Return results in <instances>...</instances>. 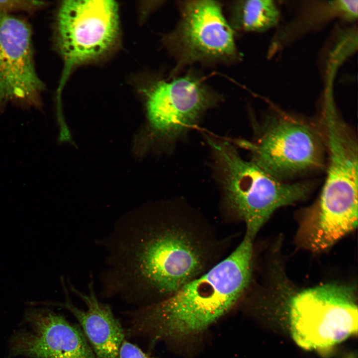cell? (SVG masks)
Listing matches in <instances>:
<instances>
[{
	"mask_svg": "<svg viewBox=\"0 0 358 358\" xmlns=\"http://www.w3.org/2000/svg\"><path fill=\"white\" fill-rule=\"evenodd\" d=\"M253 239L245 235L226 258L177 292L128 313V334L151 340H183L226 313L250 283Z\"/></svg>",
	"mask_w": 358,
	"mask_h": 358,
	"instance_id": "2",
	"label": "cell"
},
{
	"mask_svg": "<svg viewBox=\"0 0 358 358\" xmlns=\"http://www.w3.org/2000/svg\"><path fill=\"white\" fill-rule=\"evenodd\" d=\"M179 4V23L163 40L177 63L173 76L193 64H231L240 59L235 31L218 1L185 0Z\"/></svg>",
	"mask_w": 358,
	"mask_h": 358,
	"instance_id": "7",
	"label": "cell"
},
{
	"mask_svg": "<svg viewBox=\"0 0 358 358\" xmlns=\"http://www.w3.org/2000/svg\"><path fill=\"white\" fill-rule=\"evenodd\" d=\"M31 330L16 336L12 351L32 358H96L79 326L51 311L29 317Z\"/></svg>",
	"mask_w": 358,
	"mask_h": 358,
	"instance_id": "10",
	"label": "cell"
},
{
	"mask_svg": "<svg viewBox=\"0 0 358 358\" xmlns=\"http://www.w3.org/2000/svg\"><path fill=\"white\" fill-rule=\"evenodd\" d=\"M43 1L37 0H0V10L10 13L12 11L33 12L44 7Z\"/></svg>",
	"mask_w": 358,
	"mask_h": 358,
	"instance_id": "13",
	"label": "cell"
},
{
	"mask_svg": "<svg viewBox=\"0 0 358 358\" xmlns=\"http://www.w3.org/2000/svg\"><path fill=\"white\" fill-rule=\"evenodd\" d=\"M54 30L64 63V82L73 68L99 60L115 48L120 33L118 4L111 0H64L57 8Z\"/></svg>",
	"mask_w": 358,
	"mask_h": 358,
	"instance_id": "5",
	"label": "cell"
},
{
	"mask_svg": "<svg viewBox=\"0 0 358 358\" xmlns=\"http://www.w3.org/2000/svg\"><path fill=\"white\" fill-rule=\"evenodd\" d=\"M105 247L104 291L141 307L150 298L169 297L217 264L220 243L202 216L171 208L119 219Z\"/></svg>",
	"mask_w": 358,
	"mask_h": 358,
	"instance_id": "1",
	"label": "cell"
},
{
	"mask_svg": "<svg viewBox=\"0 0 358 358\" xmlns=\"http://www.w3.org/2000/svg\"><path fill=\"white\" fill-rule=\"evenodd\" d=\"M118 358H156L142 351L137 346L125 339L123 341Z\"/></svg>",
	"mask_w": 358,
	"mask_h": 358,
	"instance_id": "14",
	"label": "cell"
},
{
	"mask_svg": "<svg viewBox=\"0 0 358 358\" xmlns=\"http://www.w3.org/2000/svg\"><path fill=\"white\" fill-rule=\"evenodd\" d=\"M251 160L282 181L321 167L324 145L320 131L295 116L273 112L266 116L255 141L242 140Z\"/></svg>",
	"mask_w": 358,
	"mask_h": 358,
	"instance_id": "6",
	"label": "cell"
},
{
	"mask_svg": "<svg viewBox=\"0 0 358 358\" xmlns=\"http://www.w3.org/2000/svg\"><path fill=\"white\" fill-rule=\"evenodd\" d=\"M354 286L327 283L300 291L290 300L291 335L305 350L330 349L358 333Z\"/></svg>",
	"mask_w": 358,
	"mask_h": 358,
	"instance_id": "4",
	"label": "cell"
},
{
	"mask_svg": "<svg viewBox=\"0 0 358 358\" xmlns=\"http://www.w3.org/2000/svg\"><path fill=\"white\" fill-rule=\"evenodd\" d=\"M89 290L86 294L74 287L72 289L84 301L86 309H80L69 301L62 305L79 323L96 358H118L120 346L125 340V331L110 306L97 298L92 280L89 284Z\"/></svg>",
	"mask_w": 358,
	"mask_h": 358,
	"instance_id": "11",
	"label": "cell"
},
{
	"mask_svg": "<svg viewBox=\"0 0 358 358\" xmlns=\"http://www.w3.org/2000/svg\"><path fill=\"white\" fill-rule=\"evenodd\" d=\"M230 20L232 29L243 32H263L275 26L280 12L272 0H241L229 6Z\"/></svg>",
	"mask_w": 358,
	"mask_h": 358,
	"instance_id": "12",
	"label": "cell"
},
{
	"mask_svg": "<svg viewBox=\"0 0 358 358\" xmlns=\"http://www.w3.org/2000/svg\"><path fill=\"white\" fill-rule=\"evenodd\" d=\"M31 32L26 21L0 10V113L9 103L42 107L45 87L35 67Z\"/></svg>",
	"mask_w": 358,
	"mask_h": 358,
	"instance_id": "9",
	"label": "cell"
},
{
	"mask_svg": "<svg viewBox=\"0 0 358 358\" xmlns=\"http://www.w3.org/2000/svg\"><path fill=\"white\" fill-rule=\"evenodd\" d=\"M344 358H357V357L356 355H355L354 354H351V355H349L346 356Z\"/></svg>",
	"mask_w": 358,
	"mask_h": 358,
	"instance_id": "15",
	"label": "cell"
},
{
	"mask_svg": "<svg viewBox=\"0 0 358 358\" xmlns=\"http://www.w3.org/2000/svg\"><path fill=\"white\" fill-rule=\"evenodd\" d=\"M220 99L194 72L157 81L148 90L146 100L152 139L165 144L175 141Z\"/></svg>",
	"mask_w": 358,
	"mask_h": 358,
	"instance_id": "8",
	"label": "cell"
},
{
	"mask_svg": "<svg viewBox=\"0 0 358 358\" xmlns=\"http://www.w3.org/2000/svg\"><path fill=\"white\" fill-rule=\"evenodd\" d=\"M207 141L227 206L244 221L246 235L252 239L276 210L308 195L310 187L307 183L276 179L251 160L244 159L227 141L213 137Z\"/></svg>",
	"mask_w": 358,
	"mask_h": 358,
	"instance_id": "3",
	"label": "cell"
}]
</instances>
